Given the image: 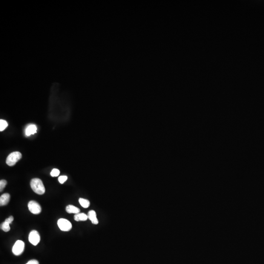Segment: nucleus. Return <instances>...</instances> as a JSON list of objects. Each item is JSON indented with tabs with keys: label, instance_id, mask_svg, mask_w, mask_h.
<instances>
[{
	"label": "nucleus",
	"instance_id": "4468645a",
	"mask_svg": "<svg viewBox=\"0 0 264 264\" xmlns=\"http://www.w3.org/2000/svg\"><path fill=\"white\" fill-rule=\"evenodd\" d=\"M8 126L7 122L6 121L1 119L0 120V131L2 132L4 131Z\"/></svg>",
	"mask_w": 264,
	"mask_h": 264
},
{
	"label": "nucleus",
	"instance_id": "2eb2a0df",
	"mask_svg": "<svg viewBox=\"0 0 264 264\" xmlns=\"http://www.w3.org/2000/svg\"><path fill=\"white\" fill-rule=\"evenodd\" d=\"M6 184H7V182L6 180H4V179L1 180L0 181V191L1 192L3 191Z\"/></svg>",
	"mask_w": 264,
	"mask_h": 264
},
{
	"label": "nucleus",
	"instance_id": "0eeeda50",
	"mask_svg": "<svg viewBox=\"0 0 264 264\" xmlns=\"http://www.w3.org/2000/svg\"><path fill=\"white\" fill-rule=\"evenodd\" d=\"M10 196L9 193H4L0 197V205H6L10 201Z\"/></svg>",
	"mask_w": 264,
	"mask_h": 264
},
{
	"label": "nucleus",
	"instance_id": "20e7f679",
	"mask_svg": "<svg viewBox=\"0 0 264 264\" xmlns=\"http://www.w3.org/2000/svg\"><path fill=\"white\" fill-rule=\"evenodd\" d=\"M24 244L21 240H18L12 248V253L16 256L20 255L24 250Z\"/></svg>",
	"mask_w": 264,
	"mask_h": 264
},
{
	"label": "nucleus",
	"instance_id": "423d86ee",
	"mask_svg": "<svg viewBox=\"0 0 264 264\" xmlns=\"http://www.w3.org/2000/svg\"><path fill=\"white\" fill-rule=\"evenodd\" d=\"M29 240L32 245H37L40 241V236L38 232L35 230H32L29 234Z\"/></svg>",
	"mask_w": 264,
	"mask_h": 264
},
{
	"label": "nucleus",
	"instance_id": "6ab92c4d",
	"mask_svg": "<svg viewBox=\"0 0 264 264\" xmlns=\"http://www.w3.org/2000/svg\"><path fill=\"white\" fill-rule=\"evenodd\" d=\"M26 264H39V262L37 260H32L29 261Z\"/></svg>",
	"mask_w": 264,
	"mask_h": 264
},
{
	"label": "nucleus",
	"instance_id": "7ed1b4c3",
	"mask_svg": "<svg viewBox=\"0 0 264 264\" xmlns=\"http://www.w3.org/2000/svg\"><path fill=\"white\" fill-rule=\"evenodd\" d=\"M58 226L61 230L63 231H69L72 228L71 222L66 219L61 218L57 222Z\"/></svg>",
	"mask_w": 264,
	"mask_h": 264
},
{
	"label": "nucleus",
	"instance_id": "9b49d317",
	"mask_svg": "<svg viewBox=\"0 0 264 264\" xmlns=\"http://www.w3.org/2000/svg\"><path fill=\"white\" fill-rule=\"evenodd\" d=\"M37 127L35 125H30L27 127L26 130V135L29 136L31 135L36 133Z\"/></svg>",
	"mask_w": 264,
	"mask_h": 264
},
{
	"label": "nucleus",
	"instance_id": "f03ea898",
	"mask_svg": "<svg viewBox=\"0 0 264 264\" xmlns=\"http://www.w3.org/2000/svg\"><path fill=\"white\" fill-rule=\"evenodd\" d=\"M22 154L19 152L12 153L7 156L6 163L10 166H13L22 158Z\"/></svg>",
	"mask_w": 264,
	"mask_h": 264
},
{
	"label": "nucleus",
	"instance_id": "a211bd4d",
	"mask_svg": "<svg viewBox=\"0 0 264 264\" xmlns=\"http://www.w3.org/2000/svg\"><path fill=\"white\" fill-rule=\"evenodd\" d=\"M13 220H14V218H13V216H9L8 218L6 219V220H5V222H8L9 224H11L12 222H13Z\"/></svg>",
	"mask_w": 264,
	"mask_h": 264
},
{
	"label": "nucleus",
	"instance_id": "dca6fc26",
	"mask_svg": "<svg viewBox=\"0 0 264 264\" xmlns=\"http://www.w3.org/2000/svg\"><path fill=\"white\" fill-rule=\"evenodd\" d=\"M60 174V171L57 169H53L50 173V175L52 176H57Z\"/></svg>",
	"mask_w": 264,
	"mask_h": 264
},
{
	"label": "nucleus",
	"instance_id": "39448f33",
	"mask_svg": "<svg viewBox=\"0 0 264 264\" xmlns=\"http://www.w3.org/2000/svg\"><path fill=\"white\" fill-rule=\"evenodd\" d=\"M28 208L30 212L33 214H39L42 210L40 205L34 201H31L29 202Z\"/></svg>",
	"mask_w": 264,
	"mask_h": 264
},
{
	"label": "nucleus",
	"instance_id": "ddd939ff",
	"mask_svg": "<svg viewBox=\"0 0 264 264\" xmlns=\"http://www.w3.org/2000/svg\"><path fill=\"white\" fill-rule=\"evenodd\" d=\"M1 229L4 232H8L10 230V224H9L8 222H6L5 221L4 222H3V224H1Z\"/></svg>",
	"mask_w": 264,
	"mask_h": 264
},
{
	"label": "nucleus",
	"instance_id": "9d476101",
	"mask_svg": "<svg viewBox=\"0 0 264 264\" xmlns=\"http://www.w3.org/2000/svg\"><path fill=\"white\" fill-rule=\"evenodd\" d=\"M88 219V215H86L83 213H79L78 214H75L74 216V219L75 221H77V222L86 221Z\"/></svg>",
	"mask_w": 264,
	"mask_h": 264
},
{
	"label": "nucleus",
	"instance_id": "f8f14e48",
	"mask_svg": "<svg viewBox=\"0 0 264 264\" xmlns=\"http://www.w3.org/2000/svg\"><path fill=\"white\" fill-rule=\"evenodd\" d=\"M79 204L84 208H88L90 205V202L88 199L83 198H80L79 199Z\"/></svg>",
	"mask_w": 264,
	"mask_h": 264
},
{
	"label": "nucleus",
	"instance_id": "f3484780",
	"mask_svg": "<svg viewBox=\"0 0 264 264\" xmlns=\"http://www.w3.org/2000/svg\"><path fill=\"white\" fill-rule=\"evenodd\" d=\"M67 179V176H61L58 178V181L60 184H63L66 182Z\"/></svg>",
	"mask_w": 264,
	"mask_h": 264
},
{
	"label": "nucleus",
	"instance_id": "f257e3e1",
	"mask_svg": "<svg viewBox=\"0 0 264 264\" xmlns=\"http://www.w3.org/2000/svg\"><path fill=\"white\" fill-rule=\"evenodd\" d=\"M30 186L32 189L36 194L43 195L45 192V188L42 181L38 178L32 179L30 182Z\"/></svg>",
	"mask_w": 264,
	"mask_h": 264
},
{
	"label": "nucleus",
	"instance_id": "1a4fd4ad",
	"mask_svg": "<svg viewBox=\"0 0 264 264\" xmlns=\"http://www.w3.org/2000/svg\"><path fill=\"white\" fill-rule=\"evenodd\" d=\"M66 211L70 214H78L80 212V209L74 205H69L67 206L66 208Z\"/></svg>",
	"mask_w": 264,
	"mask_h": 264
},
{
	"label": "nucleus",
	"instance_id": "6e6552de",
	"mask_svg": "<svg viewBox=\"0 0 264 264\" xmlns=\"http://www.w3.org/2000/svg\"><path fill=\"white\" fill-rule=\"evenodd\" d=\"M88 219L92 222V224L94 225H98V224L97 217H96V212L94 210H90L88 212Z\"/></svg>",
	"mask_w": 264,
	"mask_h": 264
}]
</instances>
